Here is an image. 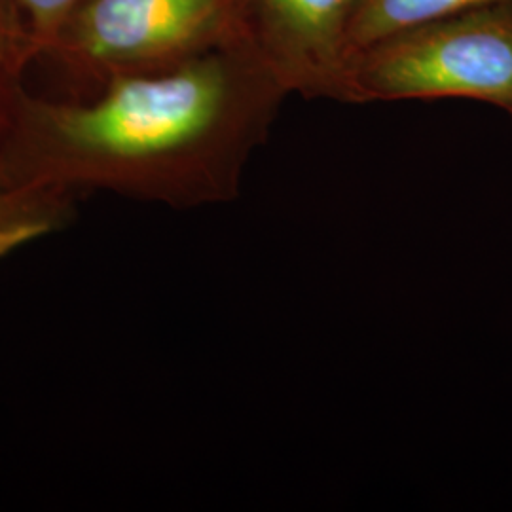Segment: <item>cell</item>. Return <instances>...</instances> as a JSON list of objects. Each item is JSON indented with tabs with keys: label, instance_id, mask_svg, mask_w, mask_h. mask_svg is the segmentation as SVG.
<instances>
[{
	"label": "cell",
	"instance_id": "277c9868",
	"mask_svg": "<svg viewBox=\"0 0 512 512\" xmlns=\"http://www.w3.org/2000/svg\"><path fill=\"white\" fill-rule=\"evenodd\" d=\"M253 40L289 93L340 101L359 0H247Z\"/></svg>",
	"mask_w": 512,
	"mask_h": 512
},
{
	"label": "cell",
	"instance_id": "8992f818",
	"mask_svg": "<svg viewBox=\"0 0 512 512\" xmlns=\"http://www.w3.org/2000/svg\"><path fill=\"white\" fill-rule=\"evenodd\" d=\"M495 4L512 0H359L349 25L348 61L355 52L408 27Z\"/></svg>",
	"mask_w": 512,
	"mask_h": 512
},
{
	"label": "cell",
	"instance_id": "ba28073f",
	"mask_svg": "<svg viewBox=\"0 0 512 512\" xmlns=\"http://www.w3.org/2000/svg\"><path fill=\"white\" fill-rule=\"evenodd\" d=\"M37 44L38 57L46 54L61 29L88 0H16Z\"/></svg>",
	"mask_w": 512,
	"mask_h": 512
},
{
	"label": "cell",
	"instance_id": "52a82bcc",
	"mask_svg": "<svg viewBox=\"0 0 512 512\" xmlns=\"http://www.w3.org/2000/svg\"><path fill=\"white\" fill-rule=\"evenodd\" d=\"M38 59L33 35L16 0H0V126L16 97L25 90L23 76Z\"/></svg>",
	"mask_w": 512,
	"mask_h": 512
},
{
	"label": "cell",
	"instance_id": "5b68a950",
	"mask_svg": "<svg viewBox=\"0 0 512 512\" xmlns=\"http://www.w3.org/2000/svg\"><path fill=\"white\" fill-rule=\"evenodd\" d=\"M76 194L12 183L0 165V262L21 247L65 230Z\"/></svg>",
	"mask_w": 512,
	"mask_h": 512
},
{
	"label": "cell",
	"instance_id": "7a4b0ae2",
	"mask_svg": "<svg viewBox=\"0 0 512 512\" xmlns=\"http://www.w3.org/2000/svg\"><path fill=\"white\" fill-rule=\"evenodd\" d=\"M469 99L512 120V4L431 19L349 57L340 101Z\"/></svg>",
	"mask_w": 512,
	"mask_h": 512
},
{
	"label": "cell",
	"instance_id": "3957f363",
	"mask_svg": "<svg viewBox=\"0 0 512 512\" xmlns=\"http://www.w3.org/2000/svg\"><path fill=\"white\" fill-rule=\"evenodd\" d=\"M249 40L247 0H88L42 57L97 93L114 78L160 73Z\"/></svg>",
	"mask_w": 512,
	"mask_h": 512
},
{
	"label": "cell",
	"instance_id": "6da1fadb",
	"mask_svg": "<svg viewBox=\"0 0 512 512\" xmlns=\"http://www.w3.org/2000/svg\"><path fill=\"white\" fill-rule=\"evenodd\" d=\"M289 95L253 40L114 78L92 99L23 90L0 126V165L27 188L173 209L230 203Z\"/></svg>",
	"mask_w": 512,
	"mask_h": 512
}]
</instances>
